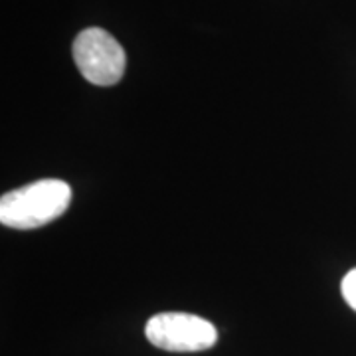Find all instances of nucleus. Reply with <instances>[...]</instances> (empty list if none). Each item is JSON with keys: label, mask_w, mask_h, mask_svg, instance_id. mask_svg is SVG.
I'll use <instances>...</instances> for the list:
<instances>
[{"label": "nucleus", "mask_w": 356, "mask_h": 356, "mask_svg": "<svg viewBox=\"0 0 356 356\" xmlns=\"http://www.w3.org/2000/svg\"><path fill=\"white\" fill-rule=\"evenodd\" d=\"M72 202V188L64 180L44 178L2 194L0 222L14 229H36L64 214Z\"/></svg>", "instance_id": "f257e3e1"}, {"label": "nucleus", "mask_w": 356, "mask_h": 356, "mask_svg": "<svg viewBox=\"0 0 356 356\" xmlns=\"http://www.w3.org/2000/svg\"><path fill=\"white\" fill-rule=\"evenodd\" d=\"M74 60L79 74L93 86H115L125 74V50L103 28H86L74 40Z\"/></svg>", "instance_id": "f03ea898"}, {"label": "nucleus", "mask_w": 356, "mask_h": 356, "mask_svg": "<svg viewBox=\"0 0 356 356\" xmlns=\"http://www.w3.org/2000/svg\"><path fill=\"white\" fill-rule=\"evenodd\" d=\"M147 341L168 353H198L218 343L216 327L191 313H159L145 327Z\"/></svg>", "instance_id": "7ed1b4c3"}, {"label": "nucleus", "mask_w": 356, "mask_h": 356, "mask_svg": "<svg viewBox=\"0 0 356 356\" xmlns=\"http://www.w3.org/2000/svg\"><path fill=\"white\" fill-rule=\"evenodd\" d=\"M341 291H343L344 301L348 303V307L356 311V267L344 275L343 283H341Z\"/></svg>", "instance_id": "20e7f679"}]
</instances>
